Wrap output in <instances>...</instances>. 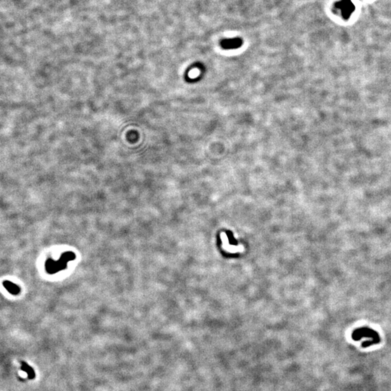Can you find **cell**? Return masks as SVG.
Wrapping results in <instances>:
<instances>
[{"label":"cell","mask_w":391,"mask_h":391,"mask_svg":"<svg viewBox=\"0 0 391 391\" xmlns=\"http://www.w3.org/2000/svg\"><path fill=\"white\" fill-rule=\"evenodd\" d=\"M243 45V40L239 37H235L233 39H225L220 41V46L222 49L230 50V49H238Z\"/></svg>","instance_id":"7a4b0ae2"},{"label":"cell","mask_w":391,"mask_h":391,"mask_svg":"<svg viewBox=\"0 0 391 391\" xmlns=\"http://www.w3.org/2000/svg\"><path fill=\"white\" fill-rule=\"evenodd\" d=\"M221 239L222 241V246L225 250H227L229 252L236 253V252H242L244 251V246H233V245H230L229 244V240L227 235L225 233H222L220 234Z\"/></svg>","instance_id":"3957f363"},{"label":"cell","mask_w":391,"mask_h":391,"mask_svg":"<svg viewBox=\"0 0 391 391\" xmlns=\"http://www.w3.org/2000/svg\"><path fill=\"white\" fill-rule=\"evenodd\" d=\"M352 337L355 341H359L362 338H366L367 341L362 343L364 347H368L380 342V338L377 333L368 327L357 329L353 333Z\"/></svg>","instance_id":"6da1fadb"}]
</instances>
